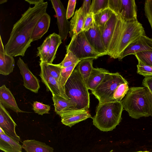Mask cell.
<instances>
[{"instance_id":"2e32d148","label":"cell","mask_w":152,"mask_h":152,"mask_svg":"<svg viewBox=\"0 0 152 152\" xmlns=\"http://www.w3.org/2000/svg\"><path fill=\"white\" fill-rule=\"evenodd\" d=\"M119 15L125 21L137 20V7L134 0H120Z\"/></svg>"},{"instance_id":"5b68a950","label":"cell","mask_w":152,"mask_h":152,"mask_svg":"<svg viewBox=\"0 0 152 152\" xmlns=\"http://www.w3.org/2000/svg\"><path fill=\"white\" fill-rule=\"evenodd\" d=\"M125 21L120 15L114 13L100 31L106 54L111 58H113Z\"/></svg>"},{"instance_id":"8fae6325","label":"cell","mask_w":152,"mask_h":152,"mask_svg":"<svg viewBox=\"0 0 152 152\" xmlns=\"http://www.w3.org/2000/svg\"><path fill=\"white\" fill-rule=\"evenodd\" d=\"M41 71L39 76L42 82L45 85L47 91L52 94L61 96L66 99H70L66 95L65 91L58 80L51 76L42 63L39 62Z\"/></svg>"},{"instance_id":"d4e9b609","label":"cell","mask_w":152,"mask_h":152,"mask_svg":"<svg viewBox=\"0 0 152 152\" xmlns=\"http://www.w3.org/2000/svg\"><path fill=\"white\" fill-rule=\"evenodd\" d=\"M94 58H88L81 61L77 66L78 69L86 85L90 74L94 68Z\"/></svg>"},{"instance_id":"e0dca14e","label":"cell","mask_w":152,"mask_h":152,"mask_svg":"<svg viewBox=\"0 0 152 152\" xmlns=\"http://www.w3.org/2000/svg\"><path fill=\"white\" fill-rule=\"evenodd\" d=\"M0 103L5 108L10 109L16 113L25 112L19 108L11 92L5 85L0 87Z\"/></svg>"},{"instance_id":"8992f818","label":"cell","mask_w":152,"mask_h":152,"mask_svg":"<svg viewBox=\"0 0 152 152\" xmlns=\"http://www.w3.org/2000/svg\"><path fill=\"white\" fill-rule=\"evenodd\" d=\"M123 83H128L118 72H109L106 74L100 83L91 93L98 99L99 104L114 102L113 99L114 92Z\"/></svg>"},{"instance_id":"30bf717a","label":"cell","mask_w":152,"mask_h":152,"mask_svg":"<svg viewBox=\"0 0 152 152\" xmlns=\"http://www.w3.org/2000/svg\"><path fill=\"white\" fill-rule=\"evenodd\" d=\"M56 113L61 117V122L63 124L70 127L88 118L93 119L89 110H76L72 108Z\"/></svg>"},{"instance_id":"b9f144b4","label":"cell","mask_w":152,"mask_h":152,"mask_svg":"<svg viewBox=\"0 0 152 152\" xmlns=\"http://www.w3.org/2000/svg\"><path fill=\"white\" fill-rule=\"evenodd\" d=\"M91 3V0H84L83 1L81 7L86 15L89 13Z\"/></svg>"},{"instance_id":"4fadbf2b","label":"cell","mask_w":152,"mask_h":152,"mask_svg":"<svg viewBox=\"0 0 152 152\" xmlns=\"http://www.w3.org/2000/svg\"><path fill=\"white\" fill-rule=\"evenodd\" d=\"M17 65L23 78L24 86L33 92L37 93L40 88L38 79L33 74L27 64L20 57L18 60Z\"/></svg>"},{"instance_id":"4dcf8cb0","label":"cell","mask_w":152,"mask_h":152,"mask_svg":"<svg viewBox=\"0 0 152 152\" xmlns=\"http://www.w3.org/2000/svg\"><path fill=\"white\" fill-rule=\"evenodd\" d=\"M109 0H93L92 1L89 12L96 14L108 7Z\"/></svg>"},{"instance_id":"484cf974","label":"cell","mask_w":152,"mask_h":152,"mask_svg":"<svg viewBox=\"0 0 152 152\" xmlns=\"http://www.w3.org/2000/svg\"><path fill=\"white\" fill-rule=\"evenodd\" d=\"M49 35L50 39V44L47 63L53 64V61L56 57L58 49L62 43V40L59 34L55 33Z\"/></svg>"},{"instance_id":"7dc6e473","label":"cell","mask_w":152,"mask_h":152,"mask_svg":"<svg viewBox=\"0 0 152 152\" xmlns=\"http://www.w3.org/2000/svg\"><path fill=\"white\" fill-rule=\"evenodd\" d=\"M112 151H110V152H112ZM145 152V151H139L134 152Z\"/></svg>"},{"instance_id":"9c48e42d","label":"cell","mask_w":152,"mask_h":152,"mask_svg":"<svg viewBox=\"0 0 152 152\" xmlns=\"http://www.w3.org/2000/svg\"><path fill=\"white\" fill-rule=\"evenodd\" d=\"M52 7L56 14L58 34L62 40L67 38L70 30V22L66 18V10L60 0H50Z\"/></svg>"},{"instance_id":"f35d334b","label":"cell","mask_w":152,"mask_h":152,"mask_svg":"<svg viewBox=\"0 0 152 152\" xmlns=\"http://www.w3.org/2000/svg\"><path fill=\"white\" fill-rule=\"evenodd\" d=\"M76 1V0H69L68 1L66 10V18L68 20L71 18L74 14Z\"/></svg>"},{"instance_id":"f6af8a7d","label":"cell","mask_w":152,"mask_h":152,"mask_svg":"<svg viewBox=\"0 0 152 152\" xmlns=\"http://www.w3.org/2000/svg\"><path fill=\"white\" fill-rule=\"evenodd\" d=\"M7 0H0V4H3L7 2Z\"/></svg>"},{"instance_id":"60d3db41","label":"cell","mask_w":152,"mask_h":152,"mask_svg":"<svg viewBox=\"0 0 152 152\" xmlns=\"http://www.w3.org/2000/svg\"><path fill=\"white\" fill-rule=\"evenodd\" d=\"M142 85L148 88L152 94V76L145 77L142 81Z\"/></svg>"},{"instance_id":"7bdbcfd3","label":"cell","mask_w":152,"mask_h":152,"mask_svg":"<svg viewBox=\"0 0 152 152\" xmlns=\"http://www.w3.org/2000/svg\"><path fill=\"white\" fill-rule=\"evenodd\" d=\"M146 88L148 92V96L149 105L151 116L152 117V94L148 88Z\"/></svg>"},{"instance_id":"cb8c5ba5","label":"cell","mask_w":152,"mask_h":152,"mask_svg":"<svg viewBox=\"0 0 152 152\" xmlns=\"http://www.w3.org/2000/svg\"><path fill=\"white\" fill-rule=\"evenodd\" d=\"M52 100L56 113L64 110L76 107V103L71 99H66L59 96L53 94Z\"/></svg>"},{"instance_id":"44dd1931","label":"cell","mask_w":152,"mask_h":152,"mask_svg":"<svg viewBox=\"0 0 152 152\" xmlns=\"http://www.w3.org/2000/svg\"><path fill=\"white\" fill-rule=\"evenodd\" d=\"M109 72L103 68L94 67L87 84L88 89L91 91L94 90L102 81L106 74Z\"/></svg>"},{"instance_id":"603a6c76","label":"cell","mask_w":152,"mask_h":152,"mask_svg":"<svg viewBox=\"0 0 152 152\" xmlns=\"http://www.w3.org/2000/svg\"><path fill=\"white\" fill-rule=\"evenodd\" d=\"M15 61L13 57L7 54L6 52H0V74L7 75L12 72L15 66Z\"/></svg>"},{"instance_id":"1f68e13d","label":"cell","mask_w":152,"mask_h":152,"mask_svg":"<svg viewBox=\"0 0 152 152\" xmlns=\"http://www.w3.org/2000/svg\"><path fill=\"white\" fill-rule=\"evenodd\" d=\"M80 61L71 51L69 50L66 52L63 60L56 65L61 68H65L74 64L79 63Z\"/></svg>"},{"instance_id":"6da1fadb","label":"cell","mask_w":152,"mask_h":152,"mask_svg":"<svg viewBox=\"0 0 152 152\" xmlns=\"http://www.w3.org/2000/svg\"><path fill=\"white\" fill-rule=\"evenodd\" d=\"M47 1L43 0L30 7L13 25L9 39L4 46L7 54L12 57L23 56L32 42L34 29L39 19L46 12Z\"/></svg>"},{"instance_id":"52a82bcc","label":"cell","mask_w":152,"mask_h":152,"mask_svg":"<svg viewBox=\"0 0 152 152\" xmlns=\"http://www.w3.org/2000/svg\"><path fill=\"white\" fill-rule=\"evenodd\" d=\"M145 35V33L144 28L137 20L126 21L113 58H118L129 45L140 37Z\"/></svg>"},{"instance_id":"d590c367","label":"cell","mask_w":152,"mask_h":152,"mask_svg":"<svg viewBox=\"0 0 152 152\" xmlns=\"http://www.w3.org/2000/svg\"><path fill=\"white\" fill-rule=\"evenodd\" d=\"M94 15L93 13L89 12L86 16L83 23V31H87L94 27L95 21Z\"/></svg>"},{"instance_id":"7a4b0ae2","label":"cell","mask_w":152,"mask_h":152,"mask_svg":"<svg viewBox=\"0 0 152 152\" xmlns=\"http://www.w3.org/2000/svg\"><path fill=\"white\" fill-rule=\"evenodd\" d=\"M121 102L124 110L132 118L151 116L147 91L145 87L129 88Z\"/></svg>"},{"instance_id":"ffe728a7","label":"cell","mask_w":152,"mask_h":152,"mask_svg":"<svg viewBox=\"0 0 152 152\" xmlns=\"http://www.w3.org/2000/svg\"><path fill=\"white\" fill-rule=\"evenodd\" d=\"M22 147L26 152H53L54 150L45 143L34 140H24Z\"/></svg>"},{"instance_id":"7c38bea8","label":"cell","mask_w":152,"mask_h":152,"mask_svg":"<svg viewBox=\"0 0 152 152\" xmlns=\"http://www.w3.org/2000/svg\"><path fill=\"white\" fill-rule=\"evenodd\" d=\"M152 51V39L145 36H142L129 45L120 54L118 58L121 61L125 56L137 53Z\"/></svg>"},{"instance_id":"4316f807","label":"cell","mask_w":152,"mask_h":152,"mask_svg":"<svg viewBox=\"0 0 152 152\" xmlns=\"http://www.w3.org/2000/svg\"><path fill=\"white\" fill-rule=\"evenodd\" d=\"M114 13L109 7L94 15L95 23L100 31L104 28L106 24Z\"/></svg>"},{"instance_id":"9a60e30c","label":"cell","mask_w":152,"mask_h":152,"mask_svg":"<svg viewBox=\"0 0 152 152\" xmlns=\"http://www.w3.org/2000/svg\"><path fill=\"white\" fill-rule=\"evenodd\" d=\"M84 32L88 41L95 50L102 56L107 55L100 31L95 23L94 27Z\"/></svg>"},{"instance_id":"c3c4849f","label":"cell","mask_w":152,"mask_h":152,"mask_svg":"<svg viewBox=\"0 0 152 152\" xmlns=\"http://www.w3.org/2000/svg\"><path fill=\"white\" fill-rule=\"evenodd\" d=\"M144 152H149V151H145Z\"/></svg>"},{"instance_id":"d6986e66","label":"cell","mask_w":152,"mask_h":152,"mask_svg":"<svg viewBox=\"0 0 152 152\" xmlns=\"http://www.w3.org/2000/svg\"><path fill=\"white\" fill-rule=\"evenodd\" d=\"M86 15L81 7L75 12L70 21V30L69 32L71 38L83 31L84 22Z\"/></svg>"},{"instance_id":"5bb4252c","label":"cell","mask_w":152,"mask_h":152,"mask_svg":"<svg viewBox=\"0 0 152 152\" xmlns=\"http://www.w3.org/2000/svg\"><path fill=\"white\" fill-rule=\"evenodd\" d=\"M16 124L5 108L0 103V127L5 134L10 138L19 142L20 139L15 130Z\"/></svg>"},{"instance_id":"277c9868","label":"cell","mask_w":152,"mask_h":152,"mask_svg":"<svg viewBox=\"0 0 152 152\" xmlns=\"http://www.w3.org/2000/svg\"><path fill=\"white\" fill-rule=\"evenodd\" d=\"M88 90L78 70L75 69L65 86L66 95L77 104L74 109L89 110L90 101Z\"/></svg>"},{"instance_id":"74e56055","label":"cell","mask_w":152,"mask_h":152,"mask_svg":"<svg viewBox=\"0 0 152 152\" xmlns=\"http://www.w3.org/2000/svg\"><path fill=\"white\" fill-rule=\"evenodd\" d=\"M144 8L145 15L152 30V0L145 1Z\"/></svg>"},{"instance_id":"ac0fdd59","label":"cell","mask_w":152,"mask_h":152,"mask_svg":"<svg viewBox=\"0 0 152 152\" xmlns=\"http://www.w3.org/2000/svg\"><path fill=\"white\" fill-rule=\"evenodd\" d=\"M50 17L47 12L39 19L35 26L31 35L32 41L40 39L48 31L50 23Z\"/></svg>"},{"instance_id":"e575fe53","label":"cell","mask_w":152,"mask_h":152,"mask_svg":"<svg viewBox=\"0 0 152 152\" xmlns=\"http://www.w3.org/2000/svg\"><path fill=\"white\" fill-rule=\"evenodd\" d=\"M33 109L34 112L39 115H43L44 114L49 113L50 106L49 105L43 104L37 101L34 102Z\"/></svg>"},{"instance_id":"ba28073f","label":"cell","mask_w":152,"mask_h":152,"mask_svg":"<svg viewBox=\"0 0 152 152\" xmlns=\"http://www.w3.org/2000/svg\"><path fill=\"white\" fill-rule=\"evenodd\" d=\"M66 48V52L71 51L80 61L88 58L96 59L102 56L96 51L90 44L83 31L73 36Z\"/></svg>"},{"instance_id":"836d02e7","label":"cell","mask_w":152,"mask_h":152,"mask_svg":"<svg viewBox=\"0 0 152 152\" xmlns=\"http://www.w3.org/2000/svg\"><path fill=\"white\" fill-rule=\"evenodd\" d=\"M41 62L42 63L45 68L50 75L58 80L61 73V68L58 66L56 64Z\"/></svg>"},{"instance_id":"7402d4cb","label":"cell","mask_w":152,"mask_h":152,"mask_svg":"<svg viewBox=\"0 0 152 152\" xmlns=\"http://www.w3.org/2000/svg\"><path fill=\"white\" fill-rule=\"evenodd\" d=\"M19 142L14 140L6 134H0V149L4 152H22Z\"/></svg>"},{"instance_id":"ee69618b","label":"cell","mask_w":152,"mask_h":152,"mask_svg":"<svg viewBox=\"0 0 152 152\" xmlns=\"http://www.w3.org/2000/svg\"><path fill=\"white\" fill-rule=\"evenodd\" d=\"M42 0H25V1L30 4H34V5L42 2Z\"/></svg>"},{"instance_id":"f546056e","label":"cell","mask_w":152,"mask_h":152,"mask_svg":"<svg viewBox=\"0 0 152 152\" xmlns=\"http://www.w3.org/2000/svg\"><path fill=\"white\" fill-rule=\"evenodd\" d=\"M128 83H123L120 84L115 90L113 99L114 102H121L128 91Z\"/></svg>"},{"instance_id":"83f0119b","label":"cell","mask_w":152,"mask_h":152,"mask_svg":"<svg viewBox=\"0 0 152 152\" xmlns=\"http://www.w3.org/2000/svg\"><path fill=\"white\" fill-rule=\"evenodd\" d=\"M50 44V39L49 35L44 40L42 44L38 47L37 56L39 57L40 62L47 63Z\"/></svg>"},{"instance_id":"3957f363","label":"cell","mask_w":152,"mask_h":152,"mask_svg":"<svg viewBox=\"0 0 152 152\" xmlns=\"http://www.w3.org/2000/svg\"><path fill=\"white\" fill-rule=\"evenodd\" d=\"M123 110L121 102L99 104L93 118V124L101 131H112L121 122Z\"/></svg>"},{"instance_id":"8d00e7d4","label":"cell","mask_w":152,"mask_h":152,"mask_svg":"<svg viewBox=\"0 0 152 152\" xmlns=\"http://www.w3.org/2000/svg\"><path fill=\"white\" fill-rule=\"evenodd\" d=\"M137 73L145 77L152 76V66L138 63Z\"/></svg>"},{"instance_id":"f1b7e54d","label":"cell","mask_w":152,"mask_h":152,"mask_svg":"<svg viewBox=\"0 0 152 152\" xmlns=\"http://www.w3.org/2000/svg\"><path fill=\"white\" fill-rule=\"evenodd\" d=\"M78 63H75L70 66L61 68V73L58 81L64 91L65 86L67 80Z\"/></svg>"},{"instance_id":"ab89813d","label":"cell","mask_w":152,"mask_h":152,"mask_svg":"<svg viewBox=\"0 0 152 152\" xmlns=\"http://www.w3.org/2000/svg\"><path fill=\"white\" fill-rule=\"evenodd\" d=\"M120 7V0H109L108 7L114 13L119 15Z\"/></svg>"},{"instance_id":"d6a6232c","label":"cell","mask_w":152,"mask_h":152,"mask_svg":"<svg viewBox=\"0 0 152 152\" xmlns=\"http://www.w3.org/2000/svg\"><path fill=\"white\" fill-rule=\"evenodd\" d=\"M134 55L137 58L138 63L152 66V51L139 52Z\"/></svg>"},{"instance_id":"bcb514c9","label":"cell","mask_w":152,"mask_h":152,"mask_svg":"<svg viewBox=\"0 0 152 152\" xmlns=\"http://www.w3.org/2000/svg\"><path fill=\"white\" fill-rule=\"evenodd\" d=\"M0 134H5L4 132L3 129L0 127Z\"/></svg>"}]
</instances>
